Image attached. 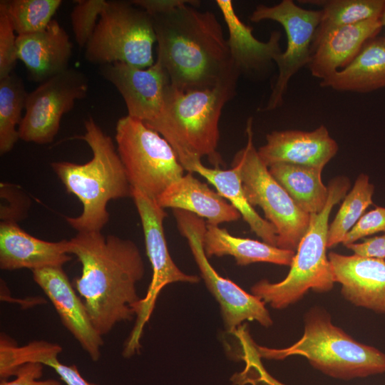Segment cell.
I'll return each mask as SVG.
<instances>
[{"label": "cell", "mask_w": 385, "mask_h": 385, "mask_svg": "<svg viewBox=\"0 0 385 385\" xmlns=\"http://www.w3.org/2000/svg\"><path fill=\"white\" fill-rule=\"evenodd\" d=\"M68 252L81 264L74 287L96 331L103 337L118 323L131 321L140 299L136 284L145 273L135 243L101 232H77Z\"/></svg>", "instance_id": "obj_1"}, {"label": "cell", "mask_w": 385, "mask_h": 385, "mask_svg": "<svg viewBox=\"0 0 385 385\" xmlns=\"http://www.w3.org/2000/svg\"><path fill=\"white\" fill-rule=\"evenodd\" d=\"M152 18L156 61L174 88L183 92L212 88L231 71L227 41L212 12L188 3Z\"/></svg>", "instance_id": "obj_2"}, {"label": "cell", "mask_w": 385, "mask_h": 385, "mask_svg": "<svg viewBox=\"0 0 385 385\" xmlns=\"http://www.w3.org/2000/svg\"><path fill=\"white\" fill-rule=\"evenodd\" d=\"M240 74L233 66L212 88L183 92L170 84L163 108L153 120L145 123L158 133L174 150L188 173L206 156L215 165L222 163L217 152L222 111L235 93Z\"/></svg>", "instance_id": "obj_3"}, {"label": "cell", "mask_w": 385, "mask_h": 385, "mask_svg": "<svg viewBox=\"0 0 385 385\" xmlns=\"http://www.w3.org/2000/svg\"><path fill=\"white\" fill-rule=\"evenodd\" d=\"M86 133L78 138L86 142L92 158L83 164L52 162L51 168L67 192L81 201L80 215L66 217L78 232H101L109 220L110 200L131 197V186L111 138L89 116L84 122Z\"/></svg>", "instance_id": "obj_4"}, {"label": "cell", "mask_w": 385, "mask_h": 385, "mask_svg": "<svg viewBox=\"0 0 385 385\" xmlns=\"http://www.w3.org/2000/svg\"><path fill=\"white\" fill-rule=\"evenodd\" d=\"M259 358L282 360L288 356H304L323 374L339 379L350 380L385 373V354L361 344L332 322L330 315L319 307L305 315L302 337L284 349L254 344Z\"/></svg>", "instance_id": "obj_5"}, {"label": "cell", "mask_w": 385, "mask_h": 385, "mask_svg": "<svg viewBox=\"0 0 385 385\" xmlns=\"http://www.w3.org/2000/svg\"><path fill=\"white\" fill-rule=\"evenodd\" d=\"M326 205L319 213L311 214L308 228L302 238L287 277L277 283L262 279L251 287V293L276 309L299 301L309 290L327 292L334 280L327 255L329 217L333 207L346 196L349 179L338 176L327 185Z\"/></svg>", "instance_id": "obj_6"}, {"label": "cell", "mask_w": 385, "mask_h": 385, "mask_svg": "<svg viewBox=\"0 0 385 385\" xmlns=\"http://www.w3.org/2000/svg\"><path fill=\"white\" fill-rule=\"evenodd\" d=\"M156 41L152 16L130 1H107L86 46L87 61L123 62L145 68L153 63Z\"/></svg>", "instance_id": "obj_7"}, {"label": "cell", "mask_w": 385, "mask_h": 385, "mask_svg": "<svg viewBox=\"0 0 385 385\" xmlns=\"http://www.w3.org/2000/svg\"><path fill=\"white\" fill-rule=\"evenodd\" d=\"M247 143L235 155L232 165L240 171L242 188L250 204L259 206L277 231V247L294 251L304 235L310 215L302 210L273 178L261 160L253 143L252 118L246 127Z\"/></svg>", "instance_id": "obj_8"}, {"label": "cell", "mask_w": 385, "mask_h": 385, "mask_svg": "<svg viewBox=\"0 0 385 385\" xmlns=\"http://www.w3.org/2000/svg\"><path fill=\"white\" fill-rule=\"evenodd\" d=\"M115 139L131 188L156 199L184 175L171 145L143 121L129 115L119 118Z\"/></svg>", "instance_id": "obj_9"}, {"label": "cell", "mask_w": 385, "mask_h": 385, "mask_svg": "<svg viewBox=\"0 0 385 385\" xmlns=\"http://www.w3.org/2000/svg\"><path fill=\"white\" fill-rule=\"evenodd\" d=\"M131 197L142 223L146 253L151 264L153 275L145 296L140 298L134 307L135 325L122 352L125 358L140 352L144 327L150 319L161 290L174 282L196 284L200 282L198 276L180 270L170 255L163 227V222L167 217L165 209L159 205L155 198L138 188H131Z\"/></svg>", "instance_id": "obj_10"}, {"label": "cell", "mask_w": 385, "mask_h": 385, "mask_svg": "<svg viewBox=\"0 0 385 385\" xmlns=\"http://www.w3.org/2000/svg\"><path fill=\"white\" fill-rule=\"evenodd\" d=\"M180 233L186 238L194 260L210 292L218 302L225 331L234 333L245 321H256L265 327L272 325L265 303L220 276L208 261L202 240L207 222L182 210H173Z\"/></svg>", "instance_id": "obj_11"}, {"label": "cell", "mask_w": 385, "mask_h": 385, "mask_svg": "<svg viewBox=\"0 0 385 385\" xmlns=\"http://www.w3.org/2000/svg\"><path fill=\"white\" fill-rule=\"evenodd\" d=\"M320 19L321 10L303 9L292 0H282L272 6L260 4L252 13V22L277 21L284 28L287 36L286 49L274 61L278 68L277 77L262 111H270L279 107L290 79L302 68L307 66Z\"/></svg>", "instance_id": "obj_12"}, {"label": "cell", "mask_w": 385, "mask_h": 385, "mask_svg": "<svg viewBox=\"0 0 385 385\" xmlns=\"http://www.w3.org/2000/svg\"><path fill=\"white\" fill-rule=\"evenodd\" d=\"M88 80L81 71L68 68L40 83L28 93L25 114L18 127L19 139L37 144L53 142L63 115L76 101L86 97Z\"/></svg>", "instance_id": "obj_13"}, {"label": "cell", "mask_w": 385, "mask_h": 385, "mask_svg": "<svg viewBox=\"0 0 385 385\" xmlns=\"http://www.w3.org/2000/svg\"><path fill=\"white\" fill-rule=\"evenodd\" d=\"M99 73L122 96L128 115L146 123L162 112L170 81L158 61L147 68L123 62L106 63L100 66Z\"/></svg>", "instance_id": "obj_14"}, {"label": "cell", "mask_w": 385, "mask_h": 385, "mask_svg": "<svg viewBox=\"0 0 385 385\" xmlns=\"http://www.w3.org/2000/svg\"><path fill=\"white\" fill-rule=\"evenodd\" d=\"M33 279L53 304L63 326L93 361L101 357L102 336L93 325L85 304L61 267L32 270Z\"/></svg>", "instance_id": "obj_15"}, {"label": "cell", "mask_w": 385, "mask_h": 385, "mask_svg": "<svg viewBox=\"0 0 385 385\" xmlns=\"http://www.w3.org/2000/svg\"><path fill=\"white\" fill-rule=\"evenodd\" d=\"M334 282L342 286L343 297L354 305L385 314V260L328 255Z\"/></svg>", "instance_id": "obj_16"}, {"label": "cell", "mask_w": 385, "mask_h": 385, "mask_svg": "<svg viewBox=\"0 0 385 385\" xmlns=\"http://www.w3.org/2000/svg\"><path fill=\"white\" fill-rule=\"evenodd\" d=\"M339 147L324 125L312 131L286 130L266 135V143L257 153L268 168L288 163L323 170L337 153Z\"/></svg>", "instance_id": "obj_17"}, {"label": "cell", "mask_w": 385, "mask_h": 385, "mask_svg": "<svg viewBox=\"0 0 385 385\" xmlns=\"http://www.w3.org/2000/svg\"><path fill=\"white\" fill-rule=\"evenodd\" d=\"M380 19L330 29L314 38L307 67L312 76L327 78L348 66L382 29Z\"/></svg>", "instance_id": "obj_18"}, {"label": "cell", "mask_w": 385, "mask_h": 385, "mask_svg": "<svg viewBox=\"0 0 385 385\" xmlns=\"http://www.w3.org/2000/svg\"><path fill=\"white\" fill-rule=\"evenodd\" d=\"M16 51L29 78L41 83L68 68L73 43L67 32L53 19L41 31L17 35Z\"/></svg>", "instance_id": "obj_19"}, {"label": "cell", "mask_w": 385, "mask_h": 385, "mask_svg": "<svg viewBox=\"0 0 385 385\" xmlns=\"http://www.w3.org/2000/svg\"><path fill=\"white\" fill-rule=\"evenodd\" d=\"M68 240L49 242L35 237L17 223H0V268L3 270L61 267L72 257Z\"/></svg>", "instance_id": "obj_20"}, {"label": "cell", "mask_w": 385, "mask_h": 385, "mask_svg": "<svg viewBox=\"0 0 385 385\" xmlns=\"http://www.w3.org/2000/svg\"><path fill=\"white\" fill-rule=\"evenodd\" d=\"M216 4L228 29L227 41L232 63L240 75L264 73L282 52L280 48L281 33L272 31L267 41H259L252 34V28L240 19L232 1L217 0Z\"/></svg>", "instance_id": "obj_21"}, {"label": "cell", "mask_w": 385, "mask_h": 385, "mask_svg": "<svg viewBox=\"0 0 385 385\" xmlns=\"http://www.w3.org/2000/svg\"><path fill=\"white\" fill-rule=\"evenodd\" d=\"M156 200L163 208L182 210L219 225L238 220L240 212L217 191L197 180L191 173L171 184Z\"/></svg>", "instance_id": "obj_22"}, {"label": "cell", "mask_w": 385, "mask_h": 385, "mask_svg": "<svg viewBox=\"0 0 385 385\" xmlns=\"http://www.w3.org/2000/svg\"><path fill=\"white\" fill-rule=\"evenodd\" d=\"M319 85L361 93L385 88V37L369 40L348 66L320 81Z\"/></svg>", "instance_id": "obj_23"}, {"label": "cell", "mask_w": 385, "mask_h": 385, "mask_svg": "<svg viewBox=\"0 0 385 385\" xmlns=\"http://www.w3.org/2000/svg\"><path fill=\"white\" fill-rule=\"evenodd\" d=\"M207 257L232 256L237 265L246 266L256 262H268L290 266L295 252L279 248L265 242L235 237L218 225L207 224L202 240Z\"/></svg>", "instance_id": "obj_24"}, {"label": "cell", "mask_w": 385, "mask_h": 385, "mask_svg": "<svg viewBox=\"0 0 385 385\" xmlns=\"http://www.w3.org/2000/svg\"><path fill=\"white\" fill-rule=\"evenodd\" d=\"M194 173L200 175L215 188L217 192L240 212L252 232L263 242L277 247V231L248 202L237 166L232 165L230 169L222 170L218 167L207 168L201 163L195 166Z\"/></svg>", "instance_id": "obj_25"}, {"label": "cell", "mask_w": 385, "mask_h": 385, "mask_svg": "<svg viewBox=\"0 0 385 385\" xmlns=\"http://www.w3.org/2000/svg\"><path fill=\"white\" fill-rule=\"evenodd\" d=\"M268 168L302 210L309 215L323 210L329 190L322 181V170L288 163H277Z\"/></svg>", "instance_id": "obj_26"}, {"label": "cell", "mask_w": 385, "mask_h": 385, "mask_svg": "<svg viewBox=\"0 0 385 385\" xmlns=\"http://www.w3.org/2000/svg\"><path fill=\"white\" fill-rule=\"evenodd\" d=\"M302 4L322 8L320 22L315 36L330 29L380 19L385 0H307Z\"/></svg>", "instance_id": "obj_27"}, {"label": "cell", "mask_w": 385, "mask_h": 385, "mask_svg": "<svg viewBox=\"0 0 385 385\" xmlns=\"http://www.w3.org/2000/svg\"><path fill=\"white\" fill-rule=\"evenodd\" d=\"M22 79L16 74L0 79V153L11 151L19 139L16 126L28 96Z\"/></svg>", "instance_id": "obj_28"}, {"label": "cell", "mask_w": 385, "mask_h": 385, "mask_svg": "<svg viewBox=\"0 0 385 385\" xmlns=\"http://www.w3.org/2000/svg\"><path fill=\"white\" fill-rule=\"evenodd\" d=\"M374 185L364 173L358 175L353 188L346 195L332 223L329 225L327 248L342 243L346 234L354 226L366 209L372 205Z\"/></svg>", "instance_id": "obj_29"}, {"label": "cell", "mask_w": 385, "mask_h": 385, "mask_svg": "<svg viewBox=\"0 0 385 385\" xmlns=\"http://www.w3.org/2000/svg\"><path fill=\"white\" fill-rule=\"evenodd\" d=\"M61 0H1L5 10L18 35L35 33L44 29L61 5Z\"/></svg>", "instance_id": "obj_30"}, {"label": "cell", "mask_w": 385, "mask_h": 385, "mask_svg": "<svg viewBox=\"0 0 385 385\" xmlns=\"http://www.w3.org/2000/svg\"><path fill=\"white\" fill-rule=\"evenodd\" d=\"M107 1L78 0L71 13V23L75 40L80 47H86L91 38Z\"/></svg>", "instance_id": "obj_31"}, {"label": "cell", "mask_w": 385, "mask_h": 385, "mask_svg": "<svg viewBox=\"0 0 385 385\" xmlns=\"http://www.w3.org/2000/svg\"><path fill=\"white\" fill-rule=\"evenodd\" d=\"M1 222L17 223L24 219L31 205L29 197L16 186L5 183L0 185Z\"/></svg>", "instance_id": "obj_32"}, {"label": "cell", "mask_w": 385, "mask_h": 385, "mask_svg": "<svg viewBox=\"0 0 385 385\" xmlns=\"http://www.w3.org/2000/svg\"><path fill=\"white\" fill-rule=\"evenodd\" d=\"M14 32L5 10L0 6V79L13 73L19 60Z\"/></svg>", "instance_id": "obj_33"}, {"label": "cell", "mask_w": 385, "mask_h": 385, "mask_svg": "<svg viewBox=\"0 0 385 385\" xmlns=\"http://www.w3.org/2000/svg\"><path fill=\"white\" fill-rule=\"evenodd\" d=\"M385 232V207H376L364 214L346 234L342 243L345 246L373 234Z\"/></svg>", "instance_id": "obj_34"}, {"label": "cell", "mask_w": 385, "mask_h": 385, "mask_svg": "<svg viewBox=\"0 0 385 385\" xmlns=\"http://www.w3.org/2000/svg\"><path fill=\"white\" fill-rule=\"evenodd\" d=\"M43 364L38 362H27L19 366L12 381L1 380L0 385H62L56 379L38 380L43 375Z\"/></svg>", "instance_id": "obj_35"}, {"label": "cell", "mask_w": 385, "mask_h": 385, "mask_svg": "<svg viewBox=\"0 0 385 385\" xmlns=\"http://www.w3.org/2000/svg\"><path fill=\"white\" fill-rule=\"evenodd\" d=\"M41 364L53 369L66 385H97L86 380L75 364L66 365L60 362L58 360V355L47 356Z\"/></svg>", "instance_id": "obj_36"}, {"label": "cell", "mask_w": 385, "mask_h": 385, "mask_svg": "<svg viewBox=\"0 0 385 385\" xmlns=\"http://www.w3.org/2000/svg\"><path fill=\"white\" fill-rule=\"evenodd\" d=\"M354 255L377 259L385 258V234L366 238L360 243H351L345 245Z\"/></svg>", "instance_id": "obj_37"}, {"label": "cell", "mask_w": 385, "mask_h": 385, "mask_svg": "<svg viewBox=\"0 0 385 385\" xmlns=\"http://www.w3.org/2000/svg\"><path fill=\"white\" fill-rule=\"evenodd\" d=\"M130 2L151 16L170 11L185 4H192L196 6L200 4V1L195 0H133Z\"/></svg>", "instance_id": "obj_38"}, {"label": "cell", "mask_w": 385, "mask_h": 385, "mask_svg": "<svg viewBox=\"0 0 385 385\" xmlns=\"http://www.w3.org/2000/svg\"><path fill=\"white\" fill-rule=\"evenodd\" d=\"M380 21L382 25V27L385 29V7L383 10V12L381 14V16L380 17ZM385 37V36H384Z\"/></svg>", "instance_id": "obj_39"}, {"label": "cell", "mask_w": 385, "mask_h": 385, "mask_svg": "<svg viewBox=\"0 0 385 385\" xmlns=\"http://www.w3.org/2000/svg\"><path fill=\"white\" fill-rule=\"evenodd\" d=\"M274 385H284V384H282L278 382L277 381H276Z\"/></svg>", "instance_id": "obj_40"}]
</instances>
